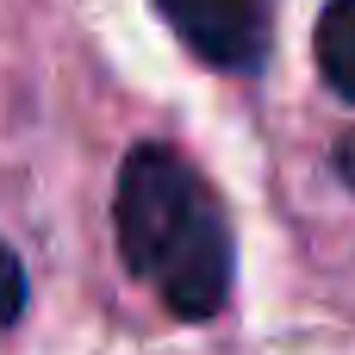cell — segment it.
<instances>
[{"label": "cell", "instance_id": "obj_1", "mask_svg": "<svg viewBox=\"0 0 355 355\" xmlns=\"http://www.w3.org/2000/svg\"><path fill=\"white\" fill-rule=\"evenodd\" d=\"M112 231L125 268L187 324L212 318L231 293V225L206 175L168 150L137 144L119 168Z\"/></svg>", "mask_w": 355, "mask_h": 355}, {"label": "cell", "instance_id": "obj_2", "mask_svg": "<svg viewBox=\"0 0 355 355\" xmlns=\"http://www.w3.org/2000/svg\"><path fill=\"white\" fill-rule=\"evenodd\" d=\"M181 44L212 69H256L268 56L275 0H156Z\"/></svg>", "mask_w": 355, "mask_h": 355}, {"label": "cell", "instance_id": "obj_3", "mask_svg": "<svg viewBox=\"0 0 355 355\" xmlns=\"http://www.w3.org/2000/svg\"><path fill=\"white\" fill-rule=\"evenodd\" d=\"M318 75L331 94L355 100V0H331L318 12Z\"/></svg>", "mask_w": 355, "mask_h": 355}, {"label": "cell", "instance_id": "obj_4", "mask_svg": "<svg viewBox=\"0 0 355 355\" xmlns=\"http://www.w3.org/2000/svg\"><path fill=\"white\" fill-rule=\"evenodd\" d=\"M19 312H25V268H19V256L0 243V331H12Z\"/></svg>", "mask_w": 355, "mask_h": 355}, {"label": "cell", "instance_id": "obj_5", "mask_svg": "<svg viewBox=\"0 0 355 355\" xmlns=\"http://www.w3.org/2000/svg\"><path fill=\"white\" fill-rule=\"evenodd\" d=\"M337 168H343V181L355 187V131L343 137V150H337Z\"/></svg>", "mask_w": 355, "mask_h": 355}]
</instances>
